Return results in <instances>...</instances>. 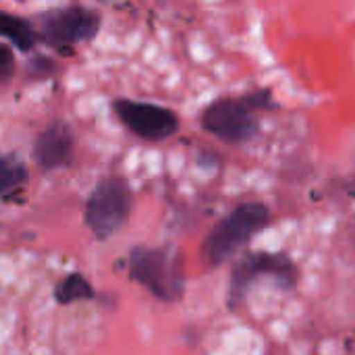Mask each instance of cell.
I'll list each match as a JSON object with an SVG mask.
<instances>
[{"mask_svg": "<svg viewBox=\"0 0 355 355\" xmlns=\"http://www.w3.org/2000/svg\"><path fill=\"white\" fill-rule=\"evenodd\" d=\"M270 210L260 202H245L220 218L202 243V262L216 268L237 256L260 231L270 225Z\"/></svg>", "mask_w": 355, "mask_h": 355, "instance_id": "cell-2", "label": "cell"}, {"mask_svg": "<svg viewBox=\"0 0 355 355\" xmlns=\"http://www.w3.org/2000/svg\"><path fill=\"white\" fill-rule=\"evenodd\" d=\"M272 108L275 100L268 87L254 89L241 96H223L212 100L204 108L200 125L212 137L227 146H243L252 141L260 131L258 112Z\"/></svg>", "mask_w": 355, "mask_h": 355, "instance_id": "cell-1", "label": "cell"}, {"mask_svg": "<svg viewBox=\"0 0 355 355\" xmlns=\"http://www.w3.org/2000/svg\"><path fill=\"white\" fill-rule=\"evenodd\" d=\"M75 154L73 129L64 121L48 125L33 141V160L44 173L67 168Z\"/></svg>", "mask_w": 355, "mask_h": 355, "instance_id": "cell-8", "label": "cell"}, {"mask_svg": "<svg viewBox=\"0 0 355 355\" xmlns=\"http://www.w3.org/2000/svg\"><path fill=\"white\" fill-rule=\"evenodd\" d=\"M54 71H56V62L46 56H35L29 62V75H33L35 79L50 77V75H54Z\"/></svg>", "mask_w": 355, "mask_h": 355, "instance_id": "cell-13", "label": "cell"}, {"mask_svg": "<svg viewBox=\"0 0 355 355\" xmlns=\"http://www.w3.org/2000/svg\"><path fill=\"white\" fill-rule=\"evenodd\" d=\"M94 297H96V291H94L92 283L79 272H71V275L62 277L54 287V300L60 306H71V304H79V302H92Z\"/></svg>", "mask_w": 355, "mask_h": 355, "instance_id": "cell-10", "label": "cell"}, {"mask_svg": "<svg viewBox=\"0 0 355 355\" xmlns=\"http://www.w3.org/2000/svg\"><path fill=\"white\" fill-rule=\"evenodd\" d=\"M129 277L148 289L156 300L173 304L185 293V262L173 248L137 245L129 252Z\"/></svg>", "mask_w": 355, "mask_h": 355, "instance_id": "cell-3", "label": "cell"}, {"mask_svg": "<svg viewBox=\"0 0 355 355\" xmlns=\"http://www.w3.org/2000/svg\"><path fill=\"white\" fill-rule=\"evenodd\" d=\"M27 181V166L19 156L0 154V198L19 189Z\"/></svg>", "mask_w": 355, "mask_h": 355, "instance_id": "cell-11", "label": "cell"}, {"mask_svg": "<svg viewBox=\"0 0 355 355\" xmlns=\"http://www.w3.org/2000/svg\"><path fill=\"white\" fill-rule=\"evenodd\" d=\"M112 110L133 135L146 141H164L179 131L177 112L160 104L119 98L112 102Z\"/></svg>", "mask_w": 355, "mask_h": 355, "instance_id": "cell-7", "label": "cell"}, {"mask_svg": "<svg viewBox=\"0 0 355 355\" xmlns=\"http://www.w3.org/2000/svg\"><path fill=\"white\" fill-rule=\"evenodd\" d=\"M15 52L8 44H2L0 42V85L8 83L15 75Z\"/></svg>", "mask_w": 355, "mask_h": 355, "instance_id": "cell-12", "label": "cell"}, {"mask_svg": "<svg viewBox=\"0 0 355 355\" xmlns=\"http://www.w3.org/2000/svg\"><path fill=\"white\" fill-rule=\"evenodd\" d=\"M260 277H270L281 291H293L300 279V270L287 254H270V252L245 254L231 272L229 295H227V306L231 312L243 308L248 291Z\"/></svg>", "mask_w": 355, "mask_h": 355, "instance_id": "cell-4", "label": "cell"}, {"mask_svg": "<svg viewBox=\"0 0 355 355\" xmlns=\"http://www.w3.org/2000/svg\"><path fill=\"white\" fill-rule=\"evenodd\" d=\"M102 25V15L87 6H62L40 15V37L52 48L92 42Z\"/></svg>", "mask_w": 355, "mask_h": 355, "instance_id": "cell-6", "label": "cell"}, {"mask_svg": "<svg viewBox=\"0 0 355 355\" xmlns=\"http://www.w3.org/2000/svg\"><path fill=\"white\" fill-rule=\"evenodd\" d=\"M133 206V191L125 177H104L87 196L85 225L98 239H110L129 218Z\"/></svg>", "mask_w": 355, "mask_h": 355, "instance_id": "cell-5", "label": "cell"}, {"mask_svg": "<svg viewBox=\"0 0 355 355\" xmlns=\"http://www.w3.org/2000/svg\"><path fill=\"white\" fill-rule=\"evenodd\" d=\"M0 37L8 40L23 54L31 52L37 44V33L31 21L6 10H0Z\"/></svg>", "mask_w": 355, "mask_h": 355, "instance_id": "cell-9", "label": "cell"}, {"mask_svg": "<svg viewBox=\"0 0 355 355\" xmlns=\"http://www.w3.org/2000/svg\"><path fill=\"white\" fill-rule=\"evenodd\" d=\"M349 193H352V196L355 198V179L352 181V183H349Z\"/></svg>", "mask_w": 355, "mask_h": 355, "instance_id": "cell-14", "label": "cell"}]
</instances>
